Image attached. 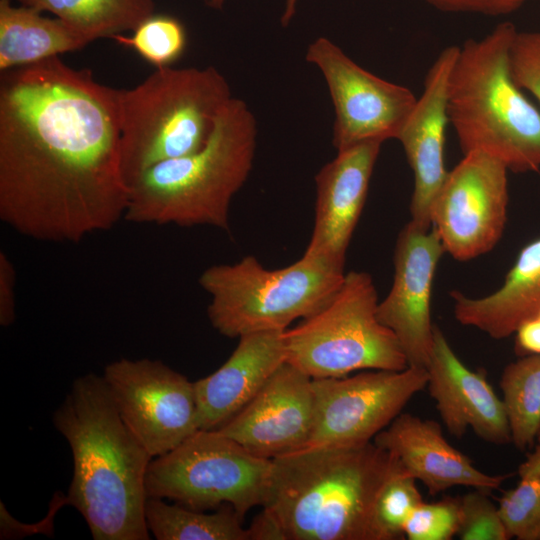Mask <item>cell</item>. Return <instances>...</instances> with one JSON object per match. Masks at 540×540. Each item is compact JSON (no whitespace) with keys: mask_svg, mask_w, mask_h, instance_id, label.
I'll return each instance as SVG.
<instances>
[{"mask_svg":"<svg viewBox=\"0 0 540 540\" xmlns=\"http://www.w3.org/2000/svg\"><path fill=\"white\" fill-rule=\"evenodd\" d=\"M312 379L285 362L218 430L266 459L307 446L314 423Z\"/></svg>","mask_w":540,"mask_h":540,"instance_id":"15","label":"cell"},{"mask_svg":"<svg viewBox=\"0 0 540 540\" xmlns=\"http://www.w3.org/2000/svg\"><path fill=\"white\" fill-rule=\"evenodd\" d=\"M344 266L303 253L279 269L248 255L234 264L206 268L198 282L210 297L207 316L223 336L285 331L321 309L340 287Z\"/></svg>","mask_w":540,"mask_h":540,"instance_id":"7","label":"cell"},{"mask_svg":"<svg viewBox=\"0 0 540 540\" xmlns=\"http://www.w3.org/2000/svg\"><path fill=\"white\" fill-rule=\"evenodd\" d=\"M426 370V388L451 435L460 438L471 428L488 443L511 442L502 399L494 392L485 373L472 371L461 362L436 325Z\"/></svg>","mask_w":540,"mask_h":540,"instance_id":"18","label":"cell"},{"mask_svg":"<svg viewBox=\"0 0 540 540\" xmlns=\"http://www.w3.org/2000/svg\"><path fill=\"white\" fill-rule=\"evenodd\" d=\"M246 529L248 540H285L279 524L264 508Z\"/></svg>","mask_w":540,"mask_h":540,"instance_id":"35","label":"cell"},{"mask_svg":"<svg viewBox=\"0 0 540 540\" xmlns=\"http://www.w3.org/2000/svg\"><path fill=\"white\" fill-rule=\"evenodd\" d=\"M102 376L122 419L153 458L199 430L194 382L162 361L122 358Z\"/></svg>","mask_w":540,"mask_h":540,"instance_id":"11","label":"cell"},{"mask_svg":"<svg viewBox=\"0 0 540 540\" xmlns=\"http://www.w3.org/2000/svg\"><path fill=\"white\" fill-rule=\"evenodd\" d=\"M112 39L134 50L157 68L177 61L187 45L186 31L179 20L154 14L142 21L131 36L119 34Z\"/></svg>","mask_w":540,"mask_h":540,"instance_id":"28","label":"cell"},{"mask_svg":"<svg viewBox=\"0 0 540 540\" xmlns=\"http://www.w3.org/2000/svg\"><path fill=\"white\" fill-rule=\"evenodd\" d=\"M16 270L9 256L0 252V325L10 326L15 320Z\"/></svg>","mask_w":540,"mask_h":540,"instance_id":"33","label":"cell"},{"mask_svg":"<svg viewBox=\"0 0 540 540\" xmlns=\"http://www.w3.org/2000/svg\"><path fill=\"white\" fill-rule=\"evenodd\" d=\"M296 1L297 0H287L286 8L282 16L283 25H286L290 21L291 17L293 16L294 11H295Z\"/></svg>","mask_w":540,"mask_h":540,"instance_id":"36","label":"cell"},{"mask_svg":"<svg viewBox=\"0 0 540 540\" xmlns=\"http://www.w3.org/2000/svg\"><path fill=\"white\" fill-rule=\"evenodd\" d=\"M378 303L370 274L346 273L321 309L283 332L286 362L311 379L405 369V354L395 334L379 320Z\"/></svg>","mask_w":540,"mask_h":540,"instance_id":"8","label":"cell"},{"mask_svg":"<svg viewBox=\"0 0 540 540\" xmlns=\"http://www.w3.org/2000/svg\"><path fill=\"white\" fill-rule=\"evenodd\" d=\"M232 98L215 67L157 68L119 90L121 169L128 187L153 166L191 154L208 140Z\"/></svg>","mask_w":540,"mask_h":540,"instance_id":"6","label":"cell"},{"mask_svg":"<svg viewBox=\"0 0 540 540\" xmlns=\"http://www.w3.org/2000/svg\"><path fill=\"white\" fill-rule=\"evenodd\" d=\"M382 143L366 141L338 150L318 171L314 225L305 254L344 266Z\"/></svg>","mask_w":540,"mask_h":540,"instance_id":"17","label":"cell"},{"mask_svg":"<svg viewBox=\"0 0 540 540\" xmlns=\"http://www.w3.org/2000/svg\"><path fill=\"white\" fill-rule=\"evenodd\" d=\"M518 30L501 22L481 39H468L452 66L449 123L463 154L485 152L523 173L540 169V110L513 78L510 50Z\"/></svg>","mask_w":540,"mask_h":540,"instance_id":"5","label":"cell"},{"mask_svg":"<svg viewBox=\"0 0 540 540\" xmlns=\"http://www.w3.org/2000/svg\"><path fill=\"white\" fill-rule=\"evenodd\" d=\"M537 316H538V317L540 318V311H539V313H538V315H537Z\"/></svg>","mask_w":540,"mask_h":540,"instance_id":"39","label":"cell"},{"mask_svg":"<svg viewBox=\"0 0 540 540\" xmlns=\"http://www.w3.org/2000/svg\"><path fill=\"white\" fill-rule=\"evenodd\" d=\"M272 460L262 506L285 540H376L373 509L397 459L373 441L303 448Z\"/></svg>","mask_w":540,"mask_h":540,"instance_id":"3","label":"cell"},{"mask_svg":"<svg viewBox=\"0 0 540 540\" xmlns=\"http://www.w3.org/2000/svg\"><path fill=\"white\" fill-rule=\"evenodd\" d=\"M492 491L475 489L459 497V529L462 540L510 539L498 506L490 499Z\"/></svg>","mask_w":540,"mask_h":540,"instance_id":"29","label":"cell"},{"mask_svg":"<svg viewBox=\"0 0 540 540\" xmlns=\"http://www.w3.org/2000/svg\"><path fill=\"white\" fill-rule=\"evenodd\" d=\"M499 386L511 442L524 451L534 445L540 430V354L521 356L509 363Z\"/></svg>","mask_w":540,"mask_h":540,"instance_id":"25","label":"cell"},{"mask_svg":"<svg viewBox=\"0 0 540 540\" xmlns=\"http://www.w3.org/2000/svg\"><path fill=\"white\" fill-rule=\"evenodd\" d=\"M427 370H371L312 379L314 423L305 448L355 446L373 441L427 386Z\"/></svg>","mask_w":540,"mask_h":540,"instance_id":"10","label":"cell"},{"mask_svg":"<svg viewBox=\"0 0 540 540\" xmlns=\"http://www.w3.org/2000/svg\"><path fill=\"white\" fill-rule=\"evenodd\" d=\"M256 144L255 116L232 97L203 147L153 166L129 186L124 220L229 231L231 201L252 170Z\"/></svg>","mask_w":540,"mask_h":540,"instance_id":"4","label":"cell"},{"mask_svg":"<svg viewBox=\"0 0 540 540\" xmlns=\"http://www.w3.org/2000/svg\"><path fill=\"white\" fill-rule=\"evenodd\" d=\"M68 442L67 494L95 540H148L146 476L153 457L122 419L103 376L78 377L52 416Z\"/></svg>","mask_w":540,"mask_h":540,"instance_id":"2","label":"cell"},{"mask_svg":"<svg viewBox=\"0 0 540 540\" xmlns=\"http://www.w3.org/2000/svg\"><path fill=\"white\" fill-rule=\"evenodd\" d=\"M508 168L481 151L464 154L430 206L431 227L445 252L468 261L494 248L507 219Z\"/></svg>","mask_w":540,"mask_h":540,"instance_id":"12","label":"cell"},{"mask_svg":"<svg viewBox=\"0 0 540 540\" xmlns=\"http://www.w3.org/2000/svg\"><path fill=\"white\" fill-rule=\"evenodd\" d=\"M373 442L404 470L422 482L432 496L454 486L493 491L510 475H489L445 439L441 425L410 413H400Z\"/></svg>","mask_w":540,"mask_h":540,"instance_id":"19","label":"cell"},{"mask_svg":"<svg viewBox=\"0 0 540 540\" xmlns=\"http://www.w3.org/2000/svg\"><path fill=\"white\" fill-rule=\"evenodd\" d=\"M205 2L210 7L220 9L223 6L225 0H205Z\"/></svg>","mask_w":540,"mask_h":540,"instance_id":"37","label":"cell"},{"mask_svg":"<svg viewBox=\"0 0 540 540\" xmlns=\"http://www.w3.org/2000/svg\"><path fill=\"white\" fill-rule=\"evenodd\" d=\"M515 352L518 356L540 354V318L523 321L514 332Z\"/></svg>","mask_w":540,"mask_h":540,"instance_id":"34","label":"cell"},{"mask_svg":"<svg viewBox=\"0 0 540 540\" xmlns=\"http://www.w3.org/2000/svg\"><path fill=\"white\" fill-rule=\"evenodd\" d=\"M516 83L540 104V32H517L510 50Z\"/></svg>","mask_w":540,"mask_h":540,"instance_id":"31","label":"cell"},{"mask_svg":"<svg viewBox=\"0 0 540 540\" xmlns=\"http://www.w3.org/2000/svg\"><path fill=\"white\" fill-rule=\"evenodd\" d=\"M65 22L86 42L134 30L154 14V0H17Z\"/></svg>","mask_w":540,"mask_h":540,"instance_id":"23","label":"cell"},{"mask_svg":"<svg viewBox=\"0 0 540 540\" xmlns=\"http://www.w3.org/2000/svg\"><path fill=\"white\" fill-rule=\"evenodd\" d=\"M119 90L59 56L0 78V219L76 244L124 220Z\"/></svg>","mask_w":540,"mask_h":540,"instance_id":"1","label":"cell"},{"mask_svg":"<svg viewBox=\"0 0 540 540\" xmlns=\"http://www.w3.org/2000/svg\"><path fill=\"white\" fill-rule=\"evenodd\" d=\"M145 518L149 532L157 540H248L242 525L244 517L229 504L205 513L148 497Z\"/></svg>","mask_w":540,"mask_h":540,"instance_id":"24","label":"cell"},{"mask_svg":"<svg viewBox=\"0 0 540 540\" xmlns=\"http://www.w3.org/2000/svg\"><path fill=\"white\" fill-rule=\"evenodd\" d=\"M445 252L431 227L408 222L399 232L394 251V279L378 303L382 324L397 337L408 366L426 368L433 346L431 296L436 267Z\"/></svg>","mask_w":540,"mask_h":540,"instance_id":"14","label":"cell"},{"mask_svg":"<svg viewBox=\"0 0 540 540\" xmlns=\"http://www.w3.org/2000/svg\"><path fill=\"white\" fill-rule=\"evenodd\" d=\"M428 4L447 13H475L488 16L510 14L519 9L525 0H425Z\"/></svg>","mask_w":540,"mask_h":540,"instance_id":"32","label":"cell"},{"mask_svg":"<svg viewBox=\"0 0 540 540\" xmlns=\"http://www.w3.org/2000/svg\"><path fill=\"white\" fill-rule=\"evenodd\" d=\"M459 521V497L422 501L408 517L404 535L409 540H450L458 533Z\"/></svg>","mask_w":540,"mask_h":540,"instance_id":"30","label":"cell"},{"mask_svg":"<svg viewBox=\"0 0 540 540\" xmlns=\"http://www.w3.org/2000/svg\"><path fill=\"white\" fill-rule=\"evenodd\" d=\"M284 331L239 337L226 362L194 382L200 430H216L240 411L286 362Z\"/></svg>","mask_w":540,"mask_h":540,"instance_id":"20","label":"cell"},{"mask_svg":"<svg viewBox=\"0 0 540 540\" xmlns=\"http://www.w3.org/2000/svg\"><path fill=\"white\" fill-rule=\"evenodd\" d=\"M272 460L256 456L218 430H197L173 450L151 460L148 497L194 510L229 504L241 515L263 506Z\"/></svg>","mask_w":540,"mask_h":540,"instance_id":"9","label":"cell"},{"mask_svg":"<svg viewBox=\"0 0 540 540\" xmlns=\"http://www.w3.org/2000/svg\"><path fill=\"white\" fill-rule=\"evenodd\" d=\"M416 482L400 463L384 481L373 509L376 540L405 539L404 525L413 509L424 501Z\"/></svg>","mask_w":540,"mask_h":540,"instance_id":"27","label":"cell"},{"mask_svg":"<svg viewBox=\"0 0 540 540\" xmlns=\"http://www.w3.org/2000/svg\"><path fill=\"white\" fill-rule=\"evenodd\" d=\"M517 473V485L499 499L500 515L510 539L540 540V438Z\"/></svg>","mask_w":540,"mask_h":540,"instance_id":"26","label":"cell"},{"mask_svg":"<svg viewBox=\"0 0 540 540\" xmlns=\"http://www.w3.org/2000/svg\"><path fill=\"white\" fill-rule=\"evenodd\" d=\"M458 50L459 46L451 45L439 53L425 76L420 97L397 136L414 177L411 222L425 230L431 228L430 206L448 174L444 164L449 124L447 90Z\"/></svg>","mask_w":540,"mask_h":540,"instance_id":"16","label":"cell"},{"mask_svg":"<svg viewBox=\"0 0 540 540\" xmlns=\"http://www.w3.org/2000/svg\"><path fill=\"white\" fill-rule=\"evenodd\" d=\"M538 438H540V430H539V433H538V437H537V439H538Z\"/></svg>","mask_w":540,"mask_h":540,"instance_id":"38","label":"cell"},{"mask_svg":"<svg viewBox=\"0 0 540 540\" xmlns=\"http://www.w3.org/2000/svg\"><path fill=\"white\" fill-rule=\"evenodd\" d=\"M450 296L460 324L474 327L493 339L514 334L523 321L540 311V238L521 249L495 292L471 298L452 291Z\"/></svg>","mask_w":540,"mask_h":540,"instance_id":"21","label":"cell"},{"mask_svg":"<svg viewBox=\"0 0 540 540\" xmlns=\"http://www.w3.org/2000/svg\"><path fill=\"white\" fill-rule=\"evenodd\" d=\"M88 43L59 18L0 0V71L39 63Z\"/></svg>","mask_w":540,"mask_h":540,"instance_id":"22","label":"cell"},{"mask_svg":"<svg viewBox=\"0 0 540 540\" xmlns=\"http://www.w3.org/2000/svg\"><path fill=\"white\" fill-rule=\"evenodd\" d=\"M306 60L326 81L337 151L366 141L397 139L417 100L409 88L367 71L325 37L309 44Z\"/></svg>","mask_w":540,"mask_h":540,"instance_id":"13","label":"cell"}]
</instances>
